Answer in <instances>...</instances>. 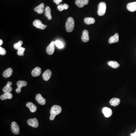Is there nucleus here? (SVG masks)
<instances>
[{"mask_svg": "<svg viewBox=\"0 0 136 136\" xmlns=\"http://www.w3.org/2000/svg\"><path fill=\"white\" fill-rule=\"evenodd\" d=\"M54 2L56 3L57 5H59L60 3L63 2V0H53Z\"/></svg>", "mask_w": 136, "mask_h": 136, "instance_id": "nucleus-31", "label": "nucleus"}, {"mask_svg": "<svg viewBox=\"0 0 136 136\" xmlns=\"http://www.w3.org/2000/svg\"><path fill=\"white\" fill-rule=\"evenodd\" d=\"M89 0H76L75 3L77 6L80 8H82L85 5L88 4Z\"/></svg>", "mask_w": 136, "mask_h": 136, "instance_id": "nucleus-12", "label": "nucleus"}, {"mask_svg": "<svg viewBox=\"0 0 136 136\" xmlns=\"http://www.w3.org/2000/svg\"><path fill=\"white\" fill-rule=\"evenodd\" d=\"M84 22L86 24L90 25L94 24L95 20L93 18H86L84 19Z\"/></svg>", "mask_w": 136, "mask_h": 136, "instance_id": "nucleus-25", "label": "nucleus"}, {"mask_svg": "<svg viewBox=\"0 0 136 136\" xmlns=\"http://www.w3.org/2000/svg\"><path fill=\"white\" fill-rule=\"evenodd\" d=\"M27 124L30 126L34 128H37L39 126V123L36 118L29 119L27 121Z\"/></svg>", "mask_w": 136, "mask_h": 136, "instance_id": "nucleus-7", "label": "nucleus"}, {"mask_svg": "<svg viewBox=\"0 0 136 136\" xmlns=\"http://www.w3.org/2000/svg\"><path fill=\"white\" fill-rule=\"evenodd\" d=\"M119 36L118 33H116L115 35L112 36L109 38L108 42L109 44H112L113 43H116L119 40Z\"/></svg>", "mask_w": 136, "mask_h": 136, "instance_id": "nucleus-13", "label": "nucleus"}, {"mask_svg": "<svg viewBox=\"0 0 136 136\" xmlns=\"http://www.w3.org/2000/svg\"><path fill=\"white\" fill-rule=\"evenodd\" d=\"M69 8V6L68 4H61V5H59L58 6L57 8H58V10L59 11H63L64 10H67Z\"/></svg>", "mask_w": 136, "mask_h": 136, "instance_id": "nucleus-26", "label": "nucleus"}, {"mask_svg": "<svg viewBox=\"0 0 136 136\" xmlns=\"http://www.w3.org/2000/svg\"><path fill=\"white\" fill-rule=\"evenodd\" d=\"M6 53V50L3 48L0 47V55H4Z\"/></svg>", "mask_w": 136, "mask_h": 136, "instance_id": "nucleus-30", "label": "nucleus"}, {"mask_svg": "<svg viewBox=\"0 0 136 136\" xmlns=\"http://www.w3.org/2000/svg\"><path fill=\"white\" fill-rule=\"evenodd\" d=\"M23 44V41H22V40L19 41L18 43L14 44V48L16 50H18L19 48L21 47L22 45Z\"/></svg>", "mask_w": 136, "mask_h": 136, "instance_id": "nucleus-29", "label": "nucleus"}, {"mask_svg": "<svg viewBox=\"0 0 136 136\" xmlns=\"http://www.w3.org/2000/svg\"><path fill=\"white\" fill-rule=\"evenodd\" d=\"M3 43V41L2 39L0 40V45L1 46L2 45Z\"/></svg>", "mask_w": 136, "mask_h": 136, "instance_id": "nucleus-33", "label": "nucleus"}, {"mask_svg": "<svg viewBox=\"0 0 136 136\" xmlns=\"http://www.w3.org/2000/svg\"><path fill=\"white\" fill-rule=\"evenodd\" d=\"M120 102V100L118 98H113L110 101V104L112 106H116L118 105Z\"/></svg>", "mask_w": 136, "mask_h": 136, "instance_id": "nucleus-23", "label": "nucleus"}, {"mask_svg": "<svg viewBox=\"0 0 136 136\" xmlns=\"http://www.w3.org/2000/svg\"><path fill=\"white\" fill-rule=\"evenodd\" d=\"M12 85V83L10 81L8 82L5 86L4 87L3 89V91L4 93L10 92L12 91V88L11 86Z\"/></svg>", "mask_w": 136, "mask_h": 136, "instance_id": "nucleus-19", "label": "nucleus"}, {"mask_svg": "<svg viewBox=\"0 0 136 136\" xmlns=\"http://www.w3.org/2000/svg\"><path fill=\"white\" fill-rule=\"evenodd\" d=\"M131 136H136V132H135L134 133H132L131 134Z\"/></svg>", "mask_w": 136, "mask_h": 136, "instance_id": "nucleus-32", "label": "nucleus"}, {"mask_svg": "<svg viewBox=\"0 0 136 136\" xmlns=\"http://www.w3.org/2000/svg\"><path fill=\"white\" fill-rule=\"evenodd\" d=\"M33 25L36 28L42 30H44L47 27V25L42 24L41 21L39 20H34L33 22Z\"/></svg>", "mask_w": 136, "mask_h": 136, "instance_id": "nucleus-4", "label": "nucleus"}, {"mask_svg": "<svg viewBox=\"0 0 136 136\" xmlns=\"http://www.w3.org/2000/svg\"><path fill=\"white\" fill-rule=\"evenodd\" d=\"M27 82L26 81H18L17 83V86H18V88L16 89V92L18 93H20L21 91L22 88L23 87L27 86Z\"/></svg>", "mask_w": 136, "mask_h": 136, "instance_id": "nucleus-5", "label": "nucleus"}, {"mask_svg": "<svg viewBox=\"0 0 136 136\" xmlns=\"http://www.w3.org/2000/svg\"><path fill=\"white\" fill-rule=\"evenodd\" d=\"M81 39L82 41L84 42H88L89 40V32L87 30H84L82 32Z\"/></svg>", "mask_w": 136, "mask_h": 136, "instance_id": "nucleus-11", "label": "nucleus"}, {"mask_svg": "<svg viewBox=\"0 0 136 136\" xmlns=\"http://www.w3.org/2000/svg\"><path fill=\"white\" fill-rule=\"evenodd\" d=\"M106 3L104 2H101L99 3L98 6V14L99 16H102L104 15L106 11Z\"/></svg>", "mask_w": 136, "mask_h": 136, "instance_id": "nucleus-3", "label": "nucleus"}, {"mask_svg": "<svg viewBox=\"0 0 136 136\" xmlns=\"http://www.w3.org/2000/svg\"><path fill=\"white\" fill-rule=\"evenodd\" d=\"M107 64L108 66L114 68H117L120 66V64L116 61H110L108 62Z\"/></svg>", "mask_w": 136, "mask_h": 136, "instance_id": "nucleus-24", "label": "nucleus"}, {"mask_svg": "<svg viewBox=\"0 0 136 136\" xmlns=\"http://www.w3.org/2000/svg\"><path fill=\"white\" fill-rule=\"evenodd\" d=\"M102 113L104 114V115L106 118H109L111 116L112 114V110L109 108L104 107L102 109Z\"/></svg>", "mask_w": 136, "mask_h": 136, "instance_id": "nucleus-14", "label": "nucleus"}, {"mask_svg": "<svg viewBox=\"0 0 136 136\" xmlns=\"http://www.w3.org/2000/svg\"><path fill=\"white\" fill-rule=\"evenodd\" d=\"M11 129L13 133L16 135H18L19 133V126L15 121L13 122L11 124Z\"/></svg>", "mask_w": 136, "mask_h": 136, "instance_id": "nucleus-8", "label": "nucleus"}, {"mask_svg": "<svg viewBox=\"0 0 136 136\" xmlns=\"http://www.w3.org/2000/svg\"><path fill=\"white\" fill-rule=\"evenodd\" d=\"M74 27V21L72 17L68 18L66 24V30L68 32H71L73 30Z\"/></svg>", "mask_w": 136, "mask_h": 136, "instance_id": "nucleus-2", "label": "nucleus"}, {"mask_svg": "<svg viewBox=\"0 0 136 136\" xmlns=\"http://www.w3.org/2000/svg\"><path fill=\"white\" fill-rule=\"evenodd\" d=\"M45 15L47 18L48 20H51L52 19V16L51 15V10L50 8L48 6H46L45 10Z\"/></svg>", "mask_w": 136, "mask_h": 136, "instance_id": "nucleus-21", "label": "nucleus"}, {"mask_svg": "<svg viewBox=\"0 0 136 136\" xmlns=\"http://www.w3.org/2000/svg\"><path fill=\"white\" fill-rule=\"evenodd\" d=\"M55 42L52 41L51 42L50 45L47 47L46 48V52L49 55H52L54 53L55 50Z\"/></svg>", "mask_w": 136, "mask_h": 136, "instance_id": "nucleus-6", "label": "nucleus"}, {"mask_svg": "<svg viewBox=\"0 0 136 136\" xmlns=\"http://www.w3.org/2000/svg\"><path fill=\"white\" fill-rule=\"evenodd\" d=\"M62 112V108L60 106L58 105H54L52 107L50 110L51 116L50 119L51 120H53L56 116L60 114Z\"/></svg>", "mask_w": 136, "mask_h": 136, "instance_id": "nucleus-1", "label": "nucleus"}, {"mask_svg": "<svg viewBox=\"0 0 136 136\" xmlns=\"http://www.w3.org/2000/svg\"><path fill=\"white\" fill-rule=\"evenodd\" d=\"M44 4L42 3L40 4L38 6H36L34 8V10L37 12V13L41 14L44 12Z\"/></svg>", "mask_w": 136, "mask_h": 136, "instance_id": "nucleus-17", "label": "nucleus"}, {"mask_svg": "<svg viewBox=\"0 0 136 136\" xmlns=\"http://www.w3.org/2000/svg\"><path fill=\"white\" fill-rule=\"evenodd\" d=\"M52 75V72L49 69L45 70L42 74L43 79L45 81H48L49 80Z\"/></svg>", "mask_w": 136, "mask_h": 136, "instance_id": "nucleus-10", "label": "nucleus"}, {"mask_svg": "<svg viewBox=\"0 0 136 136\" xmlns=\"http://www.w3.org/2000/svg\"><path fill=\"white\" fill-rule=\"evenodd\" d=\"M26 106L29 108L30 112L32 113L35 112L36 111L37 107L32 102H28L27 103Z\"/></svg>", "mask_w": 136, "mask_h": 136, "instance_id": "nucleus-16", "label": "nucleus"}, {"mask_svg": "<svg viewBox=\"0 0 136 136\" xmlns=\"http://www.w3.org/2000/svg\"></svg>", "mask_w": 136, "mask_h": 136, "instance_id": "nucleus-35", "label": "nucleus"}, {"mask_svg": "<svg viewBox=\"0 0 136 136\" xmlns=\"http://www.w3.org/2000/svg\"><path fill=\"white\" fill-rule=\"evenodd\" d=\"M12 97H13V95L11 93L6 92L4 93L3 94L1 95L0 98L2 100H6V99L11 100L12 99Z\"/></svg>", "mask_w": 136, "mask_h": 136, "instance_id": "nucleus-22", "label": "nucleus"}, {"mask_svg": "<svg viewBox=\"0 0 136 136\" xmlns=\"http://www.w3.org/2000/svg\"><path fill=\"white\" fill-rule=\"evenodd\" d=\"M55 45L56 46L59 48V49H61V48H63L64 47V44H63V42L61 41H60L59 40H56L55 42Z\"/></svg>", "mask_w": 136, "mask_h": 136, "instance_id": "nucleus-27", "label": "nucleus"}, {"mask_svg": "<svg viewBox=\"0 0 136 136\" xmlns=\"http://www.w3.org/2000/svg\"><path fill=\"white\" fill-rule=\"evenodd\" d=\"M13 73V70L11 68H8L4 71L3 76L5 78H8L10 77Z\"/></svg>", "mask_w": 136, "mask_h": 136, "instance_id": "nucleus-20", "label": "nucleus"}, {"mask_svg": "<svg viewBox=\"0 0 136 136\" xmlns=\"http://www.w3.org/2000/svg\"><path fill=\"white\" fill-rule=\"evenodd\" d=\"M25 50V48L21 47L19 48L18 49L17 54H18L19 56H23L24 55V53Z\"/></svg>", "mask_w": 136, "mask_h": 136, "instance_id": "nucleus-28", "label": "nucleus"}, {"mask_svg": "<svg viewBox=\"0 0 136 136\" xmlns=\"http://www.w3.org/2000/svg\"><path fill=\"white\" fill-rule=\"evenodd\" d=\"M135 132H136V131H135Z\"/></svg>", "mask_w": 136, "mask_h": 136, "instance_id": "nucleus-34", "label": "nucleus"}, {"mask_svg": "<svg viewBox=\"0 0 136 136\" xmlns=\"http://www.w3.org/2000/svg\"><path fill=\"white\" fill-rule=\"evenodd\" d=\"M127 10L131 12H134L136 11V2L130 3L127 6Z\"/></svg>", "mask_w": 136, "mask_h": 136, "instance_id": "nucleus-15", "label": "nucleus"}, {"mask_svg": "<svg viewBox=\"0 0 136 136\" xmlns=\"http://www.w3.org/2000/svg\"><path fill=\"white\" fill-rule=\"evenodd\" d=\"M41 73V68L39 67H36L33 70L32 74L33 77H37L40 75Z\"/></svg>", "mask_w": 136, "mask_h": 136, "instance_id": "nucleus-18", "label": "nucleus"}, {"mask_svg": "<svg viewBox=\"0 0 136 136\" xmlns=\"http://www.w3.org/2000/svg\"><path fill=\"white\" fill-rule=\"evenodd\" d=\"M37 102L41 105H45L46 104V100L40 94H38L36 96Z\"/></svg>", "mask_w": 136, "mask_h": 136, "instance_id": "nucleus-9", "label": "nucleus"}]
</instances>
